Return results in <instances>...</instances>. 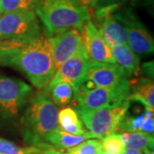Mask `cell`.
<instances>
[{
  "mask_svg": "<svg viewBox=\"0 0 154 154\" xmlns=\"http://www.w3.org/2000/svg\"><path fill=\"white\" fill-rule=\"evenodd\" d=\"M1 52H2V51H0V55H1Z\"/></svg>",
  "mask_w": 154,
  "mask_h": 154,
  "instance_id": "35",
  "label": "cell"
},
{
  "mask_svg": "<svg viewBox=\"0 0 154 154\" xmlns=\"http://www.w3.org/2000/svg\"><path fill=\"white\" fill-rule=\"evenodd\" d=\"M121 137L126 147L138 149L144 151L146 149H153V135L142 131L124 132L121 134Z\"/></svg>",
  "mask_w": 154,
  "mask_h": 154,
  "instance_id": "19",
  "label": "cell"
},
{
  "mask_svg": "<svg viewBox=\"0 0 154 154\" xmlns=\"http://www.w3.org/2000/svg\"><path fill=\"white\" fill-rule=\"evenodd\" d=\"M126 0H99L95 7L102 8V7H108V6H117L119 4L125 2Z\"/></svg>",
  "mask_w": 154,
  "mask_h": 154,
  "instance_id": "27",
  "label": "cell"
},
{
  "mask_svg": "<svg viewBox=\"0 0 154 154\" xmlns=\"http://www.w3.org/2000/svg\"><path fill=\"white\" fill-rule=\"evenodd\" d=\"M69 154H77L75 152H69Z\"/></svg>",
  "mask_w": 154,
  "mask_h": 154,
  "instance_id": "34",
  "label": "cell"
},
{
  "mask_svg": "<svg viewBox=\"0 0 154 154\" xmlns=\"http://www.w3.org/2000/svg\"><path fill=\"white\" fill-rule=\"evenodd\" d=\"M49 38V37H48ZM54 71L74 55L83 44L81 30L70 29L49 38Z\"/></svg>",
  "mask_w": 154,
  "mask_h": 154,
  "instance_id": "12",
  "label": "cell"
},
{
  "mask_svg": "<svg viewBox=\"0 0 154 154\" xmlns=\"http://www.w3.org/2000/svg\"><path fill=\"white\" fill-rule=\"evenodd\" d=\"M116 6L98 8L95 12L97 19L101 21L99 32L102 34L106 44L111 47L127 44V33L125 28L115 15L112 14Z\"/></svg>",
  "mask_w": 154,
  "mask_h": 154,
  "instance_id": "13",
  "label": "cell"
},
{
  "mask_svg": "<svg viewBox=\"0 0 154 154\" xmlns=\"http://www.w3.org/2000/svg\"><path fill=\"white\" fill-rule=\"evenodd\" d=\"M146 116L144 121L143 124L141 126L140 131L145 133H147L149 134L153 135L154 132V116H153V110L146 109Z\"/></svg>",
  "mask_w": 154,
  "mask_h": 154,
  "instance_id": "25",
  "label": "cell"
},
{
  "mask_svg": "<svg viewBox=\"0 0 154 154\" xmlns=\"http://www.w3.org/2000/svg\"><path fill=\"white\" fill-rule=\"evenodd\" d=\"M69 152H74L77 154H101L103 151L100 140L93 139L83 141L82 143L69 150Z\"/></svg>",
  "mask_w": 154,
  "mask_h": 154,
  "instance_id": "23",
  "label": "cell"
},
{
  "mask_svg": "<svg viewBox=\"0 0 154 154\" xmlns=\"http://www.w3.org/2000/svg\"><path fill=\"white\" fill-rule=\"evenodd\" d=\"M45 92L57 106H63L69 104L75 95L74 88L66 82L57 83L51 88L45 89Z\"/></svg>",
  "mask_w": 154,
  "mask_h": 154,
  "instance_id": "20",
  "label": "cell"
},
{
  "mask_svg": "<svg viewBox=\"0 0 154 154\" xmlns=\"http://www.w3.org/2000/svg\"><path fill=\"white\" fill-rule=\"evenodd\" d=\"M32 88L17 78L0 75V116L13 117L27 105Z\"/></svg>",
  "mask_w": 154,
  "mask_h": 154,
  "instance_id": "7",
  "label": "cell"
},
{
  "mask_svg": "<svg viewBox=\"0 0 154 154\" xmlns=\"http://www.w3.org/2000/svg\"><path fill=\"white\" fill-rule=\"evenodd\" d=\"M58 112L45 91L33 96L21 119L24 141L28 146L46 143L50 134L58 126Z\"/></svg>",
  "mask_w": 154,
  "mask_h": 154,
  "instance_id": "3",
  "label": "cell"
},
{
  "mask_svg": "<svg viewBox=\"0 0 154 154\" xmlns=\"http://www.w3.org/2000/svg\"><path fill=\"white\" fill-rule=\"evenodd\" d=\"M101 154H111V153H109V152H102V153Z\"/></svg>",
  "mask_w": 154,
  "mask_h": 154,
  "instance_id": "33",
  "label": "cell"
},
{
  "mask_svg": "<svg viewBox=\"0 0 154 154\" xmlns=\"http://www.w3.org/2000/svg\"><path fill=\"white\" fill-rule=\"evenodd\" d=\"M126 82V72L118 64L89 62L82 81L77 88H115Z\"/></svg>",
  "mask_w": 154,
  "mask_h": 154,
  "instance_id": "8",
  "label": "cell"
},
{
  "mask_svg": "<svg viewBox=\"0 0 154 154\" xmlns=\"http://www.w3.org/2000/svg\"><path fill=\"white\" fill-rule=\"evenodd\" d=\"M130 92L131 86L128 82L115 88H77L74 95L76 101V111H87L121 105L126 101Z\"/></svg>",
  "mask_w": 154,
  "mask_h": 154,
  "instance_id": "6",
  "label": "cell"
},
{
  "mask_svg": "<svg viewBox=\"0 0 154 154\" xmlns=\"http://www.w3.org/2000/svg\"><path fill=\"white\" fill-rule=\"evenodd\" d=\"M123 154H143L142 151L138 149L131 148V147H126Z\"/></svg>",
  "mask_w": 154,
  "mask_h": 154,
  "instance_id": "31",
  "label": "cell"
},
{
  "mask_svg": "<svg viewBox=\"0 0 154 154\" xmlns=\"http://www.w3.org/2000/svg\"><path fill=\"white\" fill-rule=\"evenodd\" d=\"M110 49L116 63L125 70L128 76H131L139 71L140 58L128 45H117Z\"/></svg>",
  "mask_w": 154,
  "mask_h": 154,
  "instance_id": "16",
  "label": "cell"
},
{
  "mask_svg": "<svg viewBox=\"0 0 154 154\" xmlns=\"http://www.w3.org/2000/svg\"><path fill=\"white\" fill-rule=\"evenodd\" d=\"M43 154H69V152H64L63 150H61V149H57L56 147H51L48 149L46 152H45Z\"/></svg>",
  "mask_w": 154,
  "mask_h": 154,
  "instance_id": "30",
  "label": "cell"
},
{
  "mask_svg": "<svg viewBox=\"0 0 154 154\" xmlns=\"http://www.w3.org/2000/svg\"><path fill=\"white\" fill-rule=\"evenodd\" d=\"M0 3H1V0H0Z\"/></svg>",
  "mask_w": 154,
  "mask_h": 154,
  "instance_id": "36",
  "label": "cell"
},
{
  "mask_svg": "<svg viewBox=\"0 0 154 154\" xmlns=\"http://www.w3.org/2000/svg\"><path fill=\"white\" fill-rule=\"evenodd\" d=\"M0 65L17 69L26 75L33 87L45 88L55 73L49 38L43 33L39 38L20 48L2 51Z\"/></svg>",
  "mask_w": 154,
  "mask_h": 154,
  "instance_id": "1",
  "label": "cell"
},
{
  "mask_svg": "<svg viewBox=\"0 0 154 154\" xmlns=\"http://www.w3.org/2000/svg\"><path fill=\"white\" fill-rule=\"evenodd\" d=\"M100 143L103 152L111 154H123L126 148L120 134H111L101 139Z\"/></svg>",
  "mask_w": 154,
  "mask_h": 154,
  "instance_id": "22",
  "label": "cell"
},
{
  "mask_svg": "<svg viewBox=\"0 0 154 154\" xmlns=\"http://www.w3.org/2000/svg\"><path fill=\"white\" fill-rule=\"evenodd\" d=\"M144 154H154L153 149H146V150H144Z\"/></svg>",
  "mask_w": 154,
  "mask_h": 154,
  "instance_id": "32",
  "label": "cell"
},
{
  "mask_svg": "<svg viewBox=\"0 0 154 154\" xmlns=\"http://www.w3.org/2000/svg\"><path fill=\"white\" fill-rule=\"evenodd\" d=\"M38 0H1L0 15L17 11H35Z\"/></svg>",
  "mask_w": 154,
  "mask_h": 154,
  "instance_id": "21",
  "label": "cell"
},
{
  "mask_svg": "<svg viewBox=\"0 0 154 154\" xmlns=\"http://www.w3.org/2000/svg\"><path fill=\"white\" fill-rule=\"evenodd\" d=\"M51 147L52 146L47 143L20 146L12 141L0 138V154H43Z\"/></svg>",
  "mask_w": 154,
  "mask_h": 154,
  "instance_id": "18",
  "label": "cell"
},
{
  "mask_svg": "<svg viewBox=\"0 0 154 154\" xmlns=\"http://www.w3.org/2000/svg\"><path fill=\"white\" fill-rule=\"evenodd\" d=\"M127 101H137L143 104L146 109H154V83L151 78H140L136 81L132 92L127 98Z\"/></svg>",
  "mask_w": 154,
  "mask_h": 154,
  "instance_id": "14",
  "label": "cell"
},
{
  "mask_svg": "<svg viewBox=\"0 0 154 154\" xmlns=\"http://www.w3.org/2000/svg\"><path fill=\"white\" fill-rule=\"evenodd\" d=\"M34 11L49 38L70 29L82 31L91 19L89 10L75 0H38Z\"/></svg>",
  "mask_w": 154,
  "mask_h": 154,
  "instance_id": "2",
  "label": "cell"
},
{
  "mask_svg": "<svg viewBox=\"0 0 154 154\" xmlns=\"http://www.w3.org/2000/svg\"><path fill=\"white\" fill-rule=\"evenodd\" d=\"M128 107L126 100L116 106L76 112L93 138L103 139L119 130Z\"/></svg>",
  "mask_w": 154,
  "mask_h": 154,
  "instance_id": "5",
  "label": "cell"
},
{
  "mask_svg": "<svg viewBox=\"0 0 154 154\" xmlns=\"http://www.w3.org/2000/svg\"><path fill=\"white\" fill-rule=\"evenodd\" d=\"M42 34L35 11H17L0 15V39L25 45Z\"/></svg>",
  "mask_w": 154,
  "mask_h": 154,
  "instance_id": "4",
  "label": "cell"
},
{
  "mask_svg": "<svg viewBox=\"0 0 154 154\" xmlns=\"http://www.w3.org/2000/svg\"><path fill=\"white\" fill-rule=\"evenodd\" d=\"M90 138H93V136L89 132L82 135H75L62 130L57 126L50 134L46 142H49L50 145L54 146L56 148L69 151Z\"/></svg>",
  "mask_w": 154,
  "mask_h": 154,
  "instance_id": "15",
  "label": "cell"
},
{
  "mask_svg": "<svg viewBox=\"0 0 154 154\" xmlns=\"http://www.w3.org/2000/svg\"><path fill=\"white\" fill-rule=\"evenodd\" d=\"M146 111L141 115H139L135 117H124L121 123L119 129H122L125 132H135L140 131L141 126L146 119Z\"/></svg>",
  "mask_w": 154,
  "mask_h": 154,
  "instance_id": "24",
  "label": "cell"
},
{
  "mask_svg": "<svg viewBox=\"0 0 154 154\" xmlns=\"http://www.w3.org/2000/svg\"><path fill=\"white\" fill-rule=\"evenodd\" d=\"M58 127L62 130L75 135L87 134L83 123L76 110L71 107H65L58 112Z\"/></svg>",
  "mask_w": 154,
  "mask_h": 154,
  "instance_id": "17",
  "label": "cell"
},
{
  "mask_svg": "<svg viewBox=\"0 0 154 154\" xmlns=\"http://www.w3.org/2000/svg\"><path fill=\"white\" fill-rule=\"evenodd\" d=\"M141 70L144 72V74H146L148 76H152V77H153V62L144 63L141 68Z\"/></svg>",
  "mask_w": 154,
  "mask_h": 154,
  "instance_id": "29",
  "label": "cell"
},
{
  "mask_svg": "<svg viewBox=\"0 0 154 154\" xmlns=\"http://www.w3.org/2000/svg\"><path fill=\"white\" fill-rule=\"evenodd\" d=\"M23 45H24V44L0 39V51H9V50L17 49V48L22 47Z\"/></svg>",
  "mask_w": 154,
  "mask_h": 154,
  "instance_id": "26",
  "label": "cell"
},
{
  "mask_svg": "<svg viewBox=\"0 0 154 154\" xmlns=\"http://www.w3.org/2000/svg\"><path fill=\"white\" fill-rule=\"evenodd\" d=\"M115 17L125 28L127 44L135 54L146 55L153 53V38L143 23L132 12H122L115 15Z\"/></svg>",
  "mask_w": 154,
  "mask_h": 154,
  "instance_id": "9",
  "label": "cell"
},
{
  "mask_svg": "<svg viewBox=\"0 0 154 154\" xmlns=\"http://www.w3.org/2000/svg\"><path fill=\"white\" fill-rule=\"evenodd\" d=\"M88 63L89 59L84 45H81L76 52L56 70L45 89H48L59 82L69 83L74 90L76 89L82 81Z\"/></svg>",
  "mask_w": 154,
  "mask_h": 154,
  "instance_id": "10",
  "label": "cell"
},
{
  "mask_svg": "<svg viewBox=\"0 0 154 154\" xmlns=\"http://www.w3.org/2000/svg\"><path fill=\"white\" fill-rule=\"evenodd\" d=\"M82 33L83 45L90 63H116L110 47L91 19L84 24Z\"/></svg>",
  "mask_w": 154,
  "mask_h": 154,
  "instance_id": "11",
  "label": "cell"
},
{
  "mask_svg": "<svg viewBox=\"0 0 154 154\" xmlns=\"http://www.w3.org/2000/svg\"><path fill=\"white\" fill-rule=\"evenodd\" d=\"M78 5L85 7L89 10V8H94L96 6L99 0H75Z\"/></svg>",
  "mask_w": 154,
  "mask_h": 154,
  "instance_id": "28",
  "label": "cell"
}]
</instances>
